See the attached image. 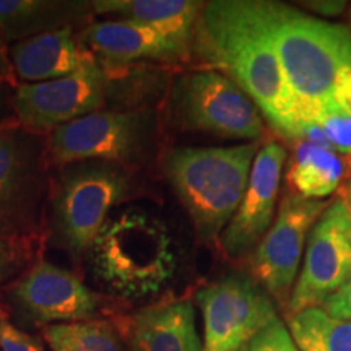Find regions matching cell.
<instances>
[{"label": "cell", "instance_id": "27", "mask_svg": "<svg viewBox=\"0 0 351 351\" xmlns=\"http://www.w3.org/2000/svg\"><path fill=\"white\" fill-rule=\"evenodd\" d=\"M320 307L332 317L351 322V280L332 293Z\"/></svg>", "mask_w": 351, "mask_h": 351}, {"label": "cell", "instance_id": "14", "mask_svg": "<svg viewBox=\"0 0 351 351\" xmlns=\"http://www.w3.org/2000/svg\"><path fill=\"white\" fill-rule=\"evenodd\" d=\"M285 160L287 152L276 142L257 152L243 200L218 239L226 256L239 258L252 252L270 230Z\"/></svg>", "mask_w": 351, "mask_h": 351}, {"label": "cell", "instance_id": "21", "mask_svg": "<svg viewBox=\"0 0 351 351\" xmlns=\"http://www.w3.org/2000/svg\"><path fill=\"white\" fill-rule=\"evenodd\" d=\"M288 330L300 351H351V322L307 307L288 315Z\"/></svg>", "mask_w": 351, "mask_h": 351}, {"label": "cell", "instance_id": "22", "mask_svg": "<svg viewBox=\"0 0 351 351\" xmlns=\"http://www.w3.org/2000/svg\"><path fill=\"white\" fill-rule=\"evenodd\" d=\"M51 351H125L122 337L109 319L54 324L41 328Z\"/></svg>", "mask_w": 351, "mask_h": 351}, {"label": "cell", "instance_id": "11", "mask_svg": "<svg viewBox=\"0 0 351 351\" xmlns=\"http://www.w3.org/2000/svg\"><path fill=\"white\" fill-rule=\"evenodd\" d=\"M330 202L306 199L289 192L283 197L274 225L251 252L249 270L276 304L287 309L296 283L302 251L315 221Z\"/></svg>", "mask_w": 351, "mask_h": 351}, {"label": "cell", "instance_id": "17", "mask_svg": "<svg viewBox=\"0 0 351 351\" xmlns=\"http://www.w3.org/2000/svg\"><path fill=\"white\" fill-rule=\"evenodd\" d=\"M8 56L19 85L72 75L93 59L80 32L70 26L12 44Z\"/></svg>", "mask_w": 351, "mask_h": 351}, {"label": "cell", "instance_id": "15", "mask_svg": "<svg viewBox=\"0 0 351 351\" xmlns=\"http://www.w3.org/2000/svg\"><path fill=\"white\" fill-rule=\"evenodd\" d=\"M101 69L143 62H184L191 49L155 28L130 20H93L80 32Z\"/></svg>", "mask_w": 351, "mask_h": 351}, {"label": "cell", "instance_id": "3", "mask_svg": "<svg viewBox=\"0 0 351 351\" xmlns=\"http://www.w3.org/2000/svg\"><path fill=\"white\" fill-rule=\"evenodd\" d=\"M83 262L108 296L122 302L158 296L173 282L179 267L168 225L138 207L112 213Z\"/></svg>", "mask_w": 351, "mask_h": 351}, {"label": "cell", "instance_id": "30", "mask_svg": "<svg viewBox=\"0 0 351 351\" xmlns=\"http://www.w3.org/2000/svg\"><path fill=\"white\" fill-rule=\"evenodd\" d=\"M301 5H307L311 10L322 13L326 16H335L343 12L346 2H302Z\"/></svg>", "mask_w": 351, "mask_h": 351}, {"label": "cell", "instance_id": "20", "mask_svg": "<svg viewBox=\"0 0 351 351\" xmlns=\"http://www.w3.org/2000/svg\"><path fill=\"white\" fill-rule=\"evenodd\" d=\"M343 161L333 148L313 142H301L289 165L287 179L293 194L322 200L339 187Z\"/></svg>", "mask_w": 351, "mask_h": 351}, {"label": "cell", "instance_id": "32", "mask_svg": "<svg viewBox=\"0 0 351 351\" xmlns=\"http://www.w3.org/2000/svg\"><path fill=\"white\" fill-rule=\"evenodd\" d=\"M346 234H348V241H350V245H351V218L348 221V228H346Z\"/></svg>", "mask_w": 351, "mask_h": 351}, {"label": "cell", "instance_id": "26", "mask_svg": "<svg viewBox=\"0 0 351 351\" xmlns=\"http://www.w3.org/2000/svg\"><path fill=\"white\" fill-rule=\"evenodd\" d=\"M351 119V72L341 78L333 91L327 119Z\"/></svg>", "mask_w": 351, "mask_h": 351}, {"label": "cell", "instance_id": "1", "mask_svg": "<svg viewBox=\"0 0 351 351\" xmlns=\"http://www.w3.org/2000/svg\"><path fill=\"white\" fill-rule=\"evenodd\" d=\"M192 51L231 78L280 134L298 138L295 101L271 41L263 0L204 2Z\"/></svg>", "mask_w": 351, "mask_h": 351}, {"label": "cell", "instance_id": "33", "mask_svg": "<svg viewBox=\"0 0 351 351\" xmlns=\"http://www.w3.org/2000/svg\"><path fill=\"white\" fill-rule=\"evenodd\" d=\"M239 351H249V346H245V348H243V350H239Z\"/></svg>", "mask_w": 351, "mask_h": 351}, {"label": "cell", "instance_id": "25", "mask_svg": "<svg viewBox=\"0 0 351 351\" xmlns=\"http://www.w3.org/2000/svg\"><path fill=\"white\" fill-rule=\"evenodd\" d=\"M249 351H300L283 322L276 320L254 337Z\"/></svg>", "mask_w": 351, "mask_h": 351}, {"label": "cell", "instance_id": "16", "mask_svg": "<svg viewBox=\"0 0 351 351\" xmlns=\"http://www.w3.org/2000/svg\"><path fill=\"white\" fill-rule=\"evenodd\" d=\"M130 351H202L191 301H161L109 319Z\"/></svg>", "mask_w": 351, "mask_h": 351}, {"label": "cell", "instance_id": "24", "mask_svg": "<svg viewBox=\"0 0 351 351\" xmlns=\"http://www.w3.org/2000/svg\"><path fill=\"white\" fill-rule=\"evenodd\" d=\"M0 351H46L43 339L13 322L3 302H0Z\"/></svg>", "mask_w": 351, "mask_h": 351}, {"label": "cell", "instance_id": "13", "mask_svg": "<svg viewBox=\"0 0 351 351\" xmlns=\"http://www.w3.org/2000/svg\"><path fill=\"white\" fill-rule=\"evenodd\" d=\"M351 208L343 199L330 202L307 238L304 263L288 302V315L320 307L351 280V245L346 228Z\"/></svg>", "mask_w": 351, "mask_h": 351}, {"label": "cell", "instance_id": "19", "mask_svg": "<svg viewBox=\"0 0 351 351\" xmlns=\"http://www.w3.org/2000/svg\"><path fill=\"white\" fill-rule=\"evenodd\" d=\"M202 7L194 0H93L95 15L147 25L189 49Z\"/></svg>", "mask_w": 351, "mask_h": 351}, {"label": "cell", "instance_id": "12", "mask_svg": "<svg viewBox=\"0 0 351 351\" xmlns=\"http://www.w3.org/2000/svg\"><path fill=\"white\" fill-rule=\"evenodd\" d=\"M195 301L204 320L202 351H239L278 320L274 301L243 276H226L200 288Z\"/></svg>", "mask_w": 351, "mask_h": 351}, {"label": "cell", "instance_id": "7", "mask_svg": "<svg viewBox=\"0 0 351 351\" xmlns=\"http://www.w3.org/2000/svg\"><path fill=\"white\" fill-rule=\"evenodd\" d=\"M171 122L181 130L228 140L257 142L262 117L252 99L217 70H192L176 77L168 96Z\"/></svg>", "mask_w": 351, "mask_h": 351}, {"label": "cell", "instance_id": "31", "mask_svg": "<svg viewBox=\"0 0 351 351\" xmlns=\"http://www.w3.org/2000/svg\"><path fill=\"white\" fill-rule=\"evenodd\" d=\"M346 199H348V200H345V202L348 204V207L351 208V182H350L348 189H346Z\"/></svg>", "mask_w": 351, "mask_h": 351}, {"label": "cell", "instance_id": "9", "mask_svg": "<svg viewBox=\"0 0 351 351\" xmlns=\"http://www.w3.org/2000/svg\"><path fill=\"white\" fill-rule=\"evenodd\" d=\"M153 117L145 109H101L65 124L46 137L49 163L104 161L130 168L150 150Z\"/></svg>", "mask_w": 351, "mask_h": 351}, {"label": "cell", "instance_id": "23", "mask_svg": "<svg viewBox=\"0 0 351 351\" xmlns=\"http://www.w3.org/2000/svg\"><path fill=\"white\" fill-rule=\"evenodd\" d=\"M32 241L8 239L0 236V285L19 278L34 261Z\"/></svg>", "mask_w": 351, "mask_h": 351}, {"label": "cell", "instance_id": "6", "mask_svg": "<svg viewBox=\"0 0 351 351\" xmlns=\"http://www.w3.org/2000/svg\"><path fill=\"white\" fill-rule=\"evenodd\" d=\"M49 168L44 135L19 124L0 130V236L32 243L43 239Z\"/></svg>", "mask_w": 351, "mask_h": 351}, {"label": "cell", "instance_id": "5", "mask_svg": "<svg viewBox=\"0 0 351 351\" xmlns=\"http://www.w3.org/2000/svg\"><path fill=\"white\" fill-rule=\"evenodd\" d=\"M132 192V169L125 166L104 161L59 166L47 197V241L82 265L112 210Z\"/></svg>", "mask_w": 351, "mask_h": 351}, {"label": "cell", "instance_id": "4", "mask_svg": "<svg viewBox=\"0 0 351 351\" xmlns=\"http://www.w3.org/2000/svg\"><path fill=\"white\" fill-rule=\"evenodd\" d=\"M261 143L184 147L166 153L163 171L204 243L218 241L247 189Z\"/></svg>", "mask_w": 351, "mask_h": 351}, {"label": "cell", "instance_id": "28", "mask_svg": "<svg viewBox=\"0 0 351 351\" xmlns=\"http://www.w3.org/2000/svg\"><path fill=\"white\" fill-rule=\"evenodd\" d=\"M0 86L8 88V90H15L19 86L15 72H13L10 56H8V44L0 33Z\"/></svg>", "mask_w": 351, "mask_h": 351}, {"label": "cell", "instance_id": "8", "mask_svg": "<svg viewBox=\"0 0 351 351\" xmlns=\"http://www.w3.org/2000/svg\"><path fill=\"white\" fill-rule=\"evenodd\" d=\"M3 295L15 307L21 322L41 328L54 324L112 319L125 304L96 293L77 274L44 258H34L19 278L3 288Z\"/></svg>", "mask_w": 351, "mask_h": 351}, {"label": "cell", "instance_id": "18", "mask_svg": "<svg viewBox=\"0 0 351 351\" xmlns=\"http://www.w3.org/2000/svg\"><path fill=\"white\" fill-rule=\"evenodd\" d=\"M95 20L86 0H0V33L8 46L62 28L82 32Z\"/></svg>", "mask_w": 351, "mask_h": 351}, {"label": "cell", "instance_id": "29", "mask_svg": "<svg viewBox=\"0 0 351 351\" xmlns=\"http://www.w3.org/2000/svg\"><path fill=\"white\" fill-rule=\"evenodd\" d=\"M10 98H12V90L0 86V130L16 124Z\"/></svg>", "mask_w": 351, "mask_h": 351}, {"label": "cell", "instance_id": "2", "mask_svg": "<svg viewBox=\"0 0 351 351\" xmlns=\"http://www.w3.org/2000/svg\"><path fill=\"white\" fill-rule=\"evenodd\" d=\"M269 32L295 101L298 138L328 116L333 91L351 72V28L265 2Z\"/></svg>", "mask_w": 351, "mask_h": 351}, {"label": "cell", "instance_id": "10", "mask_svg": "<svg viewBox=\"0 0 351 351\" xmlns=\"http://www.w3.org/2000/svg\"><path fill=\"white\" fill-rule=\"evenodd\" d=\"M108 77L96 59L72 75L43 83H26L12 91L16 124L38 135L106 108Z\"/></svg>", "mask_w": 351, "mask_h": 351}]
</instances>
